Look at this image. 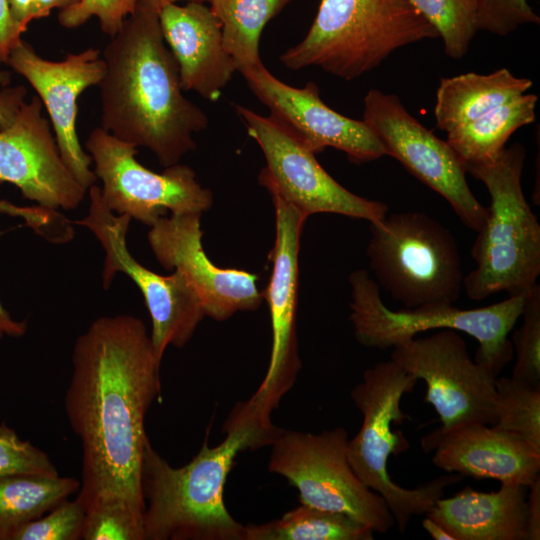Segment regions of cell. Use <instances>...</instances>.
I'll return each instance as SVG.
<instances>
[{
	"mask_svg": "<svg viewBox=\"0 0 540 540\" xmlns=\"http://www.w3.org/2000/svg\"><path fill=\"white\" fill-rule=\"evenodd\" d=\"M373 533L346 514L302 503L279 519L244 526V540H372Z\"/></svg>",
	"mask_w": 540,
	"mask_h": 540,
	"instance_id": "4316f807",
	"label": "cell"
},
{
	"mask_svg": "<svg viewBox=\"0 0 540 540\" xmlns=\"http://www.w3.org/2000/svg\"><path fill=\"white\" fill-rule=\"evenodd\" d=\"M88 190V215L73 223L88 228L104 249L103 287L108 289L121 272L141 291L152 321V345L157 358L162 360L169 345L181 348L193 336L205 316L201 301L181 272L160 275L140 264L126 244L131 218L112 212L95 184Z\"/></svg>",
	"mask_w": 540,
	"mask_h": 540,
	"instance_id": "30bf717a",
	"label": "cell"
},
{
	"mask_svg": "<svg viewBox=\"0 0 540 540\" xmlns=\"http://www.w3.org/2000/svg\"><path fill=\"white\" fill-rule=\"evenodd\" d=\"M81 539L144 540L143 522L118 506H98L85 512Z\"/></svg>",
	"mask_w": 540,
	"mask_h": 540,
	"instance_id": "836d02e7",
	"label": "cell"
},
{
	"mask_svg": "<svg viewBox=\"0 0 540 540\" xmlns=\"http://www.w3.org/2000/svg\"><path fill=\"white\" fill-rule=\"evenodd\" d=\"M153 1L154 3H156L160 8L166 4H170V3H177L178 1H182V0H151ZM188 2H200V3H204V2H209L211 0H186Z\"/></svg>",
	"mask_w": 540,
	"mask_h": 540,
	"instance_id": "ee69618b",
	"label": "cell"
},
{
	"mask_svg": "<svg viewBox=\"0 0 540 540\" xmlns=\"http://www.w3.org/2000/svg\"><path fill=\"white\" fill-rule=\"evenodd\" d=\"M347 445L343 427L320 433L282 429L271 444L268 470L295 486L302 504L346 514L386 533L394 518L384 499L352 470Z\"/></svg>",
	"mask_w": 540,
	"mask_h": 540,
	"instance_id": "9c48e42d",
	"label": "cell"
},
{
	"mask_svg": "<svg viewBox=\"0 0 540 540\" xmlns=\"http://www.w3.org/2000/svg\"><path fill=\"white\" fill-rule=\"evenodd\" d=\"M240 73L251 92L268 108L269 116L315 154L331 147L358 164L387 156L384 146L363 120L349 118L326 105L314 82L302 88L290 86L263 63Z\"/></svg>",
	"mask_w": 540,
	"mask_h": 540,
	"instance_id": "e0dca14e",
	"label": "cell"
},
{
	"mask_svg": "<svg viewBox=\"0 0 540 540\" xmlns=\"http://www.w3.org/2000/svg\"><path fill=\"white\" fill-rule=\"evenodd\" d=\"M202 214L159 217L147 238L150 248L166 270L181 272L196 291L205 315L224 321L238 311L256 310L262 302L258 276L245 270L220 268L202 246Z\"/></svg>",
	"mask_w": 540,
	"mask_h": 540,
	"instance_id": "ac0fdd59",
	"label": "cell"
},
{
	"mask_svg": "<svg viewBox=\"0 0 540 540\" xmlns=\"http://www.w3.org/2000/svg\"><path fill=\"white\" fill-rule=\"evenodd\" d=\"M270 195L275 208L276 237L268 255L272 263L271 276L267 288L261 292L270 311V362L254 394L238 404L262 428L275 430L277 427L271 422V414L293 387L302 367L296 334L298 256L300 236L308 216L279 195Z\"/></svg>",
	"mask_w": 540,
	"mask_h": 540,
	"instance_id": "7c38bea8",
	"label": "cell"
},
{
	"mask_svg": "<svg viewBox=\"0 0 540 540\" xmlns=\"http://www.w3.org/2000/svg\"><path fill=\"white\" fill-rule=\"evenodd\" d=\"M234 110L265 156L267 165L258 179L269 193L279 195L306 216L332 213L369 223L385 217V203L363 198L340 185L323 169L315 153L272 117L240 104H234Z\"/></svg>",
	"mask_w": 540,
	"mask_h": 540,
	"instance_id": "4fadbf2b",
	"label": "cell"
},
{
	"mask_svg": "<svg viewBox=\"0 0 540 540\" xmlns=\"http://www.w3.org/2000/svg\"><path fill=\"white\" fill-rule=\"evenodd\" d=\"M138 0H77L58 12L59 24L67 29L78 28L96 17L101 30L110 38L134 11Z\"/></svg>",
	"mask_w": 540,
	"mask_h": 540,
	"instance_id": "1f68e13d",
	"label": "cell"
},
{
	"mask_svg": "<svg viewBox=\"0 0 540 540\" xmlns=\"http://www.w3.org/2000/svg\"><path fill=\"white\" fill-rule=\"evenodd\" d=\"M24 86H14L0 92V129L12 124L26 96Z\"/></svg>",
	"mask_w": 540,
	"mask_h": 540,
	"instance_id": "f35d334b",
	"label": "cell"
},
{
	"mask_svg": "<svg viewBox=\"0 0 540 540\" xmlns=\"http://www.w3.org/2000/svg\"><path fill=\"white\" fill-rule=\"evenodd\" d=\"M215 447L206 438L186 465L175 468L148 440L142 459L144 540H244V526L225 507L224 487L239 452L271 445L281 432L267 431L235 411Z\"/></svg>",
	"mask_w": 540,
	"mask_h": 540,
	"instance_id": "3957f363",
	"label": "cell"
},
{
	"mask_svg": "<svg viewBox=\"0 0 540 540\" xmlns=\"http://www.w3.org/2000/svg\"><path fill=\"white\" fill-rule=\"evenodd\" d=\"M293 0H211L210 9L221 25L226 51L237 71L262 62L260 38L266 24Z\"/></svg>",
	"mask_w": 540,
	"mask_h": 540,
	"instance_id": "484cf974",
	"label": "cell"
},
{
	"mask_svg": "<svg viewBox=\"0 0 540 540\" xmlns=\"http://www.w3.org/2000/svg\"><path fill=\"white\" fill-rule=\"evenodd\" d=\"M79 488V480L59 475L1 476L0 540H13L20 528L49 512Z\"/></svg>",
	"mask_w": 540,
	"mask_h": 540,
	"instance_id": "d4e9b609",
	"label": "cell"
},
{
	"mask_svg": "<svg viewBox=\"0 0 540 540\" xmlns=\"http://www.w3.org/2000/svg\"><path fill=\"white\" fill-rule=\"evenodd\" d=\"M442 38L445 53L460 59L477 31V0H410Z\"/></svg>",
	"mask_w": 540,
	"mask_h": 540,
	"instance_id": "f1b7e54d",
	"label": "cell"
},
{
	"mask_svg": "<svg viewBox=\"0 0 540 540\" xmlns=\"http://www.w3.org/2000/svg\"><path fill=\"white\" fill-rule=\"evenodd\" d=\"M163 38L179 71L183 91L216 101L237 66L226 51L221 25L204 3H170L159 9Z\"/></svg>",
	"mask_w": 540,
	"mask_h": 540,
	"instance_id": "44dd1931",
	"label": "cell"
},
{
	"mask_svg": "<svg viewBox=\"0 0 540 540\" xmlns=\"http://www.w3.org/2000/svg\"><path fill=\"white\" fill-rule=\"evenodd\" d=\"M0 213L23 219L36 234L44 232L52 221V213L46 208L20 207L6 200H0Z\"/></svg>",
	"mask_w": 540,
	"mask_h": 540,
	"instance_id": "d590c367",
	"label": "cell"
},
{
	"mask_svg": "<svg viewBox=\"0 0 540 540\" xmlns=\"http://www.w3.org/2000/svg\"><path fill=\"white\" fill-rule=\"evenodd\" d=\"M23 76L38 94L49 115L60 155L75 179L89 189L97 177L90 169L92 159L79 141L76 129L78 98L101 81L105 65L100 51L87 48L69 53L61 61L39 56L32 46L20 40L6 63Z\"/></svg>",
	"mask_w": 540,
	"mask_h": 540,
	"instance_id": "2e32d148",
	"label": "cell"
},
{
	"mask_svg": "<svg viewBox=\"0 0 540 540\" xmlns=\"http://www.w3.org/2000/svg\"><path fill=\"white\" fill-rule=\"evenodd\" d=\"M438 37L410 0H320L304 39L279 59L291 70L317 66L353 80L395 50Z\"/></svg>",
	"mask_w": 540,
	"mask_h": 540,
	"instance_id": "5b68a950",
	"label": "cell"
},
{
	"mask_svg": "<svg viewBox=\"0 0 540 540\" xmlns=\"http://www.w3.org/2000/svg\"><path fill=\"white\" fill-rule=\"evenodd\" d=\"M26 330V321L14 320L0 301V341L4 336L21 337Z\"/></svg>",
	"mask_w": 540,
	"mask_h": 540,
	"instance_id": "60d3db41",
	"label": "cell"
},
{
	"mask_svg": "<svg viewBox=\"0 0 540 540\" xmlns=\"http://www.w3.org/2000/svg\"><path fill=\"white\" fill-rule=\"evenodd\" d=\"M42 107L39 97L24 101L12 124L0 129V184H13L40 207L73 210L87 189L64 163Z\"/></svg>",
	"mask_w": 540,
	"mask_h": 540,
	"instance_id": "d6986e66",
	"label": "cell"
},
{
	"mask_svg": "<svg viewBox=\"0 0 540 540\" xmlns=\"http://www.w3.org/2000/svg\"><path fill=\"white\" fill-rule=\"evenodd\" d=\"M367 257L377 284L413 309L453 305L463 288L457 241L422 212H395L370 223Z\"/></svg>",
	"mask_w": 540,
	"mask_h": 540,
	"instance_id": "ba28073f",
	"label": "cell"
},
{
	"mask_svg": "<svg viewBox=\"0 0 540 540\" xmlns=\"http://www.w3.org/2000/svg\"><path fill=\"white\" fill-rule=\"evenodd\" d=\"M10 82V75L5 71H0V86H6Z\"/></svg>",
	"mask_w": 540,
	"mask_h": 540,
	"instance_id": "f6af8a7d",
	"label": "cell"
},
{
	"mask_svg": "<svg viewBox=\"0 0 540 540\" xmlns=\"http://www.w3.org/2000/svg\"><path fill=\"white\" fill-rule=\"evenodd\" d=\"M8 3L13 22L23 34L33 21L35 0H8Z\"/></svg>",
	"mask_w": 540,
	"mask_h": 540,
	"instance_id": "ab89813d",
	"label": "cell"
},
{
	"mask_svg": "<svg viewBox=\"0 0 540 540\" xmlns=\"http://www.w3.org/2000/svg\"><path fill=\"white\" fill-rule=\"evenodd\" d=\"M350 321L356 340L363 346L388 349L431 329H453L474 337L478 349L474 360L495 376L511 361L513 345L508 334L520 318L525 295L476 309L431 305L391 310L380 297L379 285L368 271L349 276Z\"/></svg>",
	"mask_w": 540,
	"mask_h": 540,
	"instance_id": "52a82bcc",
	"label": "cell"
},
{
	"mask_svg": "<svg viewBox=\"0 0 540 540\" xmlns=\"http://www.w3.org/2000/svg\"><path fill=\"white\" fill-rule=\"evenodd\" d=\"M458 332L444 329L404 341L392 348L390 360L425 382L424 402L437 412L439 429L469 422L494 425L497 376L471 359Z\"/></svg>",
	"mask_w": 540,
	"mask_h": 540,
	"instance_id": "5bb4252c",
	"label": "cell"
},
{
	"mask_svg": "<svg viewBox=\"0 0 540 540\" xmlns=\"http://www.w3.org/2000/svg\"><path fill=\"white\" fill-rule=\"evenodd\" d=\"M21 35L11 17L8 0H0V62L6 63Z\"/></svg>",
	"mask_w": 540,
	"mask_h": 540,
	"instance_id": "74e56055",
	"label": "cell"
},
{
	"mask_svg": "<svg viewBox=\"0 0 540 540\" xmlns=\"http://www.w3.org/2000/svg\"><path fill=\"white\" fill-rule=\"evenodd\" d=\"M363 122L413 176L441 195L462 223L478 231L487 208L472 193L466 171L452 148L415 119L394 94L371 89L364 97Z\"/></svg>",
	"mask_w": 540,
	"mask_h": 540,
	"instance_id": "9a60e30c",
	"label": "cell"
},
{
	"mask_svg": "<svg viewBox=\"0 0 540 540\" xmlns=\"http://www.w3.org/2000/svg\"><path fill=\"white\" fill-rule=\"evenodd\" d=\"M417 381L389 360L367 368L362 382L350 392L363 422L358 433L348 440L349 464L358 478L384 499L400 533L406 530L413 516L427 514L432 509L444 496L445 487L463 479L459 474L449 473L416 488H404L388 473L389 457L409 449L402 431L392 427L409 419L401 409V399L412 392Z\"/></svg>",
	"mask_w": 540,
	"mask_h": 540,
	"instance_id": "8992f818",
	"label": "cell"
},
{
	"mask_svg": "<svg viewBox=\"0 0 540 540\" xmlns=\"http://www.w3.org/2000/svg\"><path fill=\"white\" fill-rule=\"evenodd\" d=\"M85 147L102 182L101 195L108 208L151 226L159 217L199 213L213 204L212 192L201 186L195 171L174 164L157 173L139 163L137 148L101 127L93 129Z\"/></svg>",
	"mask_w": 540,
	"mask_h": 540,
	"instance_id": "8fae6325",
	"label": "cell"
},
{
	"mask_svg": "<svg viewBox=\"0 0 540 540\" xmlns=\"http://www.w3.org/2000/svg\"><path fill=\"white\" fill-rule=\"evenodd\" d=\"M526 494L527 486L513 482L493 492L467 486L438 499L426 515L454 540H526Z\"/></svg>",
	"mask_w": 540,
	"mask_h": 540,
	"instance_id": "7402d4cb",
	"label": "cell"
},
{
	"mask_svg": "<svg viewBox=\"0 0 540 540\" xmlns=\"http://www.w3.org/2000/svg\"><path fill=\"white\" fill-rule=\"evenodd\" d=\"M160 363L131 315L99 317L76 339L64 408L82 446L76 499L85 512L119 506L143 522L145 417L161 392Z\"/></svg>",
	"mask_w": 540,
	"mask_h": 540,
	"instance_id": "6da1fadb",
	"label": "cell"
},
{
	"mask_svg": "<svg viewBox=\"0 0 540 540\" xmlns=\"http://www.w3.org/2000/svg\"><path fill=\"white\" fill-rule=\"evenodd\" d=\"M160 7L138 0L102 52L101 128L149 149L164 167L195 148L207 115L183 94L177 63L162 35Z\"/></svg>",
	"mask_w": 540,
	"mask_h": 540,
	"instance_id": "7a4b0ae2",
	"label": "cell"
},
{
	"mask_svg": "<svg viewBox=\"0 0 540 540\" xmlns=\"http://www.w3.org/2000/svg\"><path fill=\"white\" fill-rule=\"evenodd\" d=\"M532 85L530 79L517 77L506 68L442 78L436 91V125L450 132L525 94Z\"/></svg>",
	"mask_w": 540,
	"mask_h": 540,
	"instance_id": "603a6c76",
	"label": "cell"
},
{
	"mask_svg": "<svg viewBox=\"0 0 540 540\" xmlns=\"http://www.w3.org/2000/svg\"><path fill=\"white\" fill-rule=\"evenodd\" d=\"M85 511L80 502L64 500L45 516L20 528L13 540H78L82 537Z\"/></svg>",
	"mask_w": 540,
	"mask_h": 540,
	"instance_id": "4dcf8cb0",
	"label": "cell"
},
{
	"mask_svg": "<svg viewBox=\"0 0 540 540\" xmlns=\"http://www.w3.org/2000/svg\"><path fill=\"white\" fill-rule=\"evenodd\" d=\"M521 326L513 334L516 362L512 378L540 388V287L525 295Z\"/></svg>",
	"mask_w": 540,
	"mask_h": 540,
	"instance_id": "f546056e",
	"label": "cell"
},
{
	"mask_svg": "<svg viewBox=\"0 0 540 540\" xmlns=\"http://www.w3.org/2000/svg\"><path fill=\"white\" fill-rule=\"evenodd\" d=\"M537 100L535 94H522L483 116L447 132L446 142L464 169L494 161L505 149L510 136L517 129L535 120Z\"/></svg>",
	"mask_w": 540,
	"mask_h": 540,
	"instance_id": "cb8c5ba5",
	"label": "cell"
},
{
	"mask_svg": "<svg viewBox=\"0 0 540 540\" xmlns=\"http://www.w3.org/2000/svg\"><path fill=\"white\" fill-rule=\"evenodd\" d=\"M432 463L448 473L528 486L540 475V449L493 425L469 422L435 429L421 439Z\"/></svg>",
	"mask_w": 540,
	"mask_h": 540,
	"instance_id": "ffe728a7",
	"label": "cell"
},
{
	"mask_svg": "<svg viewBox=\"0 0 540 540\" xmlns=\"http://www.w3.org/2000/svg\"><path fill=\"white\" fill-rule=\"evenodd\" d=\"M16 474L59 475L48 455L21 440L14 430L0 425V477Z\"/></svg>",
	"mask_w": 540,
	"mask_h": 540,
	"instance_id": "d6a6232c",
	"label": "cell"
},
{
	"mask_svg": "<svg viewBox=\"0 0 540 540\" xmlns=\"http://www.w3.org/2000/svg\"><path fill=\"white\" fill-rule=\"evenodd\" d=\"M496 421L493 426L517 434L540 449V388L512 377L496 378Z\"/></svg>",
	"mask_w": 540,
	"mask_h": 540,
	"instance_id": "83f0119b",
	"label": "cell"
},
{
	"mask_svg": "<svg viewBox=\"0 0 540 540\" xmlns=\"http://www.w3.org/2000/svg\"><path fill=\"white\" fill-rule=\"evenodd\" d=\"M539 23L527 0H477V30L507 36L524 24Z\"/></svg>",
	"mask_w": 540,
	"mask_h": 540,
	"instance_id": "e575fe53",
	"label": "cell"
},
{
	"mask_svg": "<svg viewBox=\"0 0 540 540\" xmlns=\"http://www.w3.org/2000/svg\"><path fill=\"white\" fill-rule=\"evenodd\" d=\"M526 540L540 539V475L527 486L525 501Z\"/></svg>",
	"mask_w": 540,
	"mask_h": 540,
	"instance_id": "8d00e7d4",
	"label": "cell"
},
{
	"mask_svg": "<svg viewBox=\"0 0 540 540\" xmlns=\"http://www.w3.org/2000/svg\"><path fill=\"white\" fill-rule=\"evenodd\" d=\"M525 149L515 143L492 162L465 168L483 182L490 206L471 248L476 263L463 278V288L472 300L506 292L528 293L540 274V225L524 196L521 175Z\"/></svg>",
	"mask_w": 540,
	"mask_h": 540,
	"instance_id": "277c9868",
	"label": "cell"
},
{
	"mask_svg": "<svg viewBox=\"0 0 540 540\" xmlns=\"http://www.w3.org/2000/svg\"><path fill=\"white\" fill-rule=\"evenodd\" d=\"M77 0H35L33 20L47 17L51 10L62 9Z\"/></svg>",
	"mask_w": 540,
	"mask_h": 540,
	"instance_id": "b9f144b4",
	"label": "cell"
},
{
	"mask_svg": "<svg viewBox=\"0 0 540 540\" xmlns=\"http://www.w3.org/2000/svg\"><path fill=\"white\" fill-rule=\"evenodd\" d=\"M422 526L434 540H454L439 523L428 516L422 521Z\"/></svg>",
	"mask_w": 540,
	"mask_h": 540,
	"instance_id": "7bdbcfd3",
	"label": "cell"
}]
</instances>
